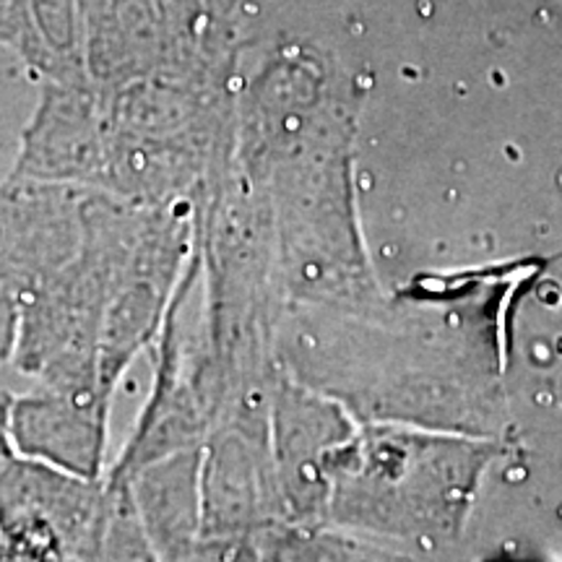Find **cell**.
<instances>
[{"label": "cell", "instance_id": "cell-1", "mask_svg": "<svg viewBox=\"0 0 562 562\" xmlns=\"http://www.w3.org/2000/svg\"><path fill=\"white\" fill-rule=\"evenodd\" d=\"M104 482L47 463L0 461V562H81L104 508Z\"/></svg>", "mask_w": 562, "mask_h": 562}, {"label": "cell", "instance_id": "cell-2", "mask_svg": "<svg viewBox=\"0 0 562 562\" xmlns=\"http://www.w3.org/2000/svg\"><path fill=\"white\" fill-rule=\"evenodd\" d=\"M186 227L167 211H140V224L128 258L117 273L100 336V385L104 396L115 391L154 339H159L186 261Z\"/></svg>", "mask_w": 562, "mask_h": 562}, {"label": "cell", "instance_id": "cell-3", "mask_svg": "<svg viewBox=\"0 0 562 562\" xmlns=\"http://www.w3.org/2000/svg\"><path fill=\"white\" fill-rule=\"evenodd\" d=\"M110 430L112 404L100 391H63L30 381L13 398V453L81 480L108 476Z\"/></svg>", "mask_w": 562, "mask_h": 562}, {"label": "cell", "instance_id": "cell-4", "mask_svg": "<svg viewBox=\"0 0 562 562\" xmlns=\"http://www.w3.org/2000/svg\"><path fill=\"white\" fill-rule=\"evenodd\" d=\"M87 201L70 188H0V284L21 300L76 256Z\"/></svg>", "mask_w": 562, "mask_h": 562}, {"label": "cell", "instance_id": "cell-5", "mask_svg": "<svg viewBox=\"0 0 562 562\" xmlns=\"http://www.w3.org/2000/svg\"><path fill=\"white\" fill-rule=\"evenodd\" d=\"M159 562H172L203 537L201 448L157 459L121 482Z\"/></svg>", "mask_w": 562, "mask_h": 562}, {"label": "cell", "instance_id": "cell-6", "mask_svg": "<svg viewBox=\"0 0 562 562\" xmlns=\"http://www.w3.org/2000/svg\"><path fill=\"white\" fill-rule=\"evenodd\" d=\"M108 484L104 508L94 539L81 562H159L149 539L140 531L123 484Z\"/></svg>", "mask_w": 562, "mask_h": 562}, {"label": "cell", "instance_id": "cell-7", "mask_svg": "<svg viewBox=\"0 0 562 562\" xmlns=\"http://www.w3.org/2000/svg\"><path fill=\"white\" fill-rule=\"evenodd\" d=\"M172 562H258L237 537H201Z\"/></svg>", "mask_w": 562, "mask_h": 562}, {"label": "cell", "instance_id": "cell-8", "mask_svg": "<svg viewBox=\"0 0 562 562\" xmlns=\"http://www.w3.org/2000/svg\"><path fill=\"white\" fill-rule=\"evenodd\" d=\"M21 336V297L0 284V368L13 364Z\"/></svg>", "mask_w": 562, "mask_h": 562}, {"label": "cell", "instance_id": "cell-9", "mask_svg": "<svg viewBox=\"0 0 562 562\" xmlns=\"http://www.w3.org/2000/svg\"><path fill=\"white\" fill-rule=\"evenodd\" d=\"M16 389L11 385H0V461H5L13 456V442H11V409L13 398H16Z\"/></svg>", "mask_w": 562, "mask_h": 562}]
</instances>
